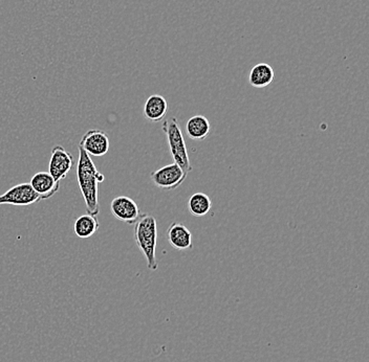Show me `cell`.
<instances>
[{
  "instance_id": "6da1fadb",
  "label": "cell",
  "mask_w": 369,
  "mask_h": 362,
  "mask_svg": "<svg viewBox=\"0 0 369 362\" xmlns=\"http://www.w3.org/2000/svg\"><path fill=\"white\" fill-rule=\"evenodd\" d=\"M77 180L80 192L85 202L87 214L97 216L100 214L99 204V183H102L105 176L98 171L92 157L79 146V158L77 163Z\"/></svg>"
},
{
  "instance_id": "7a4b0ae2",
  "label": "cell",
  "mask_w": 369,
  "mask_h": 362,
  "mask_svg": "<svg viewBox=\"0 0 369 362\" xmlns=\"http://www.w3.org/2000/svg\"><path fill=\"white\" fill-rule=\"evenodd\" d=\"M133 237H135L138 247L147 262L149 270H157L159 265H157V219L151 215L142 214L135 223Z\"/></svg>"
},
{
  "instance_id": "3957f363",
  "label": "cell",
  "mask_w": 369,
  "mask_h": 362,
  "mask_svg": "<svg viewBox=\"0 0 369 362\" xmlns=\"http://www.w3.org/2000/svg\"><path fill=\"white\" fill-rule=\"evenodd\" d=\"M163 131L165 133L168 149H169L174 163L180 166L186 173H189L192 171V166L178 118L172 116L166 120L163 123Z\"/></svg>"
},
{
  "instance_id": "277c9868",
  "label": "cell",
  "mask_w": 369,
  "mask_h": 362,
  "mask_svg": "<svg viewBox=\"0 0 369 362\" xmlns=\"http://www.w3.org/2000/svg\"><path fill=\"white\" fill-rule=\"evenodd\" d=\"M187 176L188 173H186L180 166L174 163L164 166V167L157 169V171H153L151 173L150 180L153 185L159 189L171 191V189H176L181 187Z\"/></svg>"
},
{
  "instance_id": "5b68a950",
  "label": "cell",
  "mask_w": 369,
  "mask_h": 362,
  "mask_svg": "<svg viewBox=\"0 0 369 362\" xmlns=\"http://www.w3.org/2000/svg\"><path fill=\"white\" fill-rule=\"evenodd\" d=\"M42 201L30 183H19L0 195V206H29Z\"/></svg>"
},
{
  "instance_id": "8992f818",
  "label": "cell",
  "mask_w": 369,
  "mask_h": 362,
  "mask_svg": "<svg viewBox=\"0 0 369 362\" xmlns=\"http://www.w3.org/2000/svg\"><path fill=\"white\" fill-rule=\"evenodd\" d=\"M74 166V158L68 151L63 146L57 145L52 149L51 159H49V173L53 176L54 180L61 182L66 178L68 174Z\"/></svg>"
},
{
  "instance_id": "52a82bcc",
  "label": "cell",
  "mask_w": 369,
  "mask_h": 362,
  "mask_svg": "<svg viewBox=\"0 0 369 362\" xmlns=\"http://www.w3.org/2000/svg\"><path fill=\"white\" fill-rule=\"evenodd\" d=\"M81 146L90 156H104L109 153L111 142L109 135L102 130H88L80 141Z\"/></svg>"
},
{
  "instance_id": "ba28073f",
  "label": "cell",
  "mask_w": 369,
  "mask_h": 362,
  "mask_svg": "<svg viewBox=\"0 0 369 362\" xmlns=\"http://www.w3.org/2000/svg\"><path fill=\"white\" fill-rule=\"evenodd\" d=\"M111 214L119 221L135 224L141 216V211L135 200L127 196H119L111 204Z\"/></svg>"
},
{
  "instance_id": "9c48e42d",
  "label": "cell",
  "mask_w": 369,
  "mask_h": 362,
  "mask_svg": "<svg viewBox=\"0 0 369 362\" xmlns=\"http://www.w3.org/2000/svg\"><path fill=\"white\" fill-rule=\"evenodd\" d=\"M167 239L176 251H189L193 246L191 232L183 223H172L167 230Z\"/></svg>"
},
{
  "instance_id": "30bf717a",
  "label": "cell",
  "mask_w": 369,
  "mask_h": 362,
  "mask_svg": "<svg viewBox=\"0 0 369 362\" xmlns=\"http://www.w3.org/2000/svg\"><path fill=\"white\" fill-rule=\"evenodd\" d=\"M31 187L40 196L41 199L47 200L53 197L60 189V182L54 180L47 172H38L32 177Z\"/></svg>"
},
{
  "instance_id": "8fae6325",
  "label": "cell",
  "mask_w": 369,
  "mask_h": 362,
  "mask_svg": "<svg viewBox=\"0 0 369 362\" xmlns=\"http://www.w3.org/2000/svg\"><path fill=\"white\" fill-rule=\"evenodd\" d=\"M168 109L169 107H168L167 101L163 96L152 94L149 96L144 104V116L149 122L159 123L165 118Z\"/></svg>"
},
{
  "instance_id": "7c38bea8",
  "label": "cell",
  "mask_w": 369,
  "mask_h": 362,
  "mask_svg": "<svg viewBox=\"0 0 369 362\" xmlns=\"http://www.w3.org/2000/svg\"><path fill=\"white\" fill-rule=\"evenodd\" d=\"M211 125L206 116H192L186 124V133L193 141H204L210 133Z\"/></svg>"
},
{
  "instance_id": "4fadbf2b",
  "label": "cell",
  "mask_w": 369,
  "mask_h": 362,
  "mask_svg": "<svg viewBox=\"0 0 369 362\" xmlns=\"http://www.w3.org/2000/svg\"><path fill=\"white\" fill-rule=\"evenodd\" d=\"M274 77L275 73L271 65L267 63H258L250 72L249 82L253 87L261 89L271 85Z\"/></svg>"
},
{
  "instance_id": "5bb4252c",
  "label": "cell",
  "mask_w": 369,
  "mask_h": 362,
  "mask_svg": "<svg viewBox=\"0 0 369 362\" xmlns=\"http://www.w3.org/2000/svg\"><path fill=\"white\" fill-rule=\"evenodd\" d=\"M100 228V223L96 216L85 214L75 220L74 232L80 239H88L94 236Z\"/></svg>"
},
{
  "instance_id": "9a60e30c",
  "label": "cell",
  "mask_w": 369,
  "mask_h": 362,
  "mask_svg": "<svg viewBox=\"0 0 369 362\" xmlns=\"http://www.w3.org/2000/svg\"><path fill=\"white\" fill-rule=\"evenodd\" d=\"M212 208V200L204 193H195L188 201V210L194 217H204Z\"/></svg>"
}]
</instances>
